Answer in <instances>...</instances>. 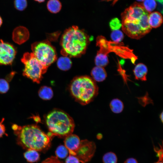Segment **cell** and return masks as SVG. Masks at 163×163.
Returning <instances> with one entry per match:
<instances>
[{
  "instance_id": "1",
  "label": "cell",
  "mask_w": 163,
  "mask_h": 163,
  "mask_svg": "<svg viewBox=\"0 0 163 163\" xmlns=\"http://www.w3.org/2000/svg\"><path fill=\"white\" fill-rule=\"evenodd\" d=\"M17 143L23 149L45 152L50 148L52 136L46 134L37 124L21 126L13 124Z\"/></svg>"
},
{
  "instance_id": "2",
  "label": "cell",
  "mask_w": 163,
  "mask_h": 163,
  "mask_svg": "<svg viewBox=\"0 0 163 163\" xmlns=\"http://www.w3.org/2000/svg\"><path fill=\"white\" fill-rule=\"evenodd\" d=\"M89 43L86 34L77 26H73L65 30L62 36L61 54L70 57H80L85 53Z\"/></svg>"
},
{
  "instance_id": "3",
  "label": "cell",
  "mask_w": 163,
  "mask_h": 163,
  "mask_svg": "<svg viewBox=\"0 0 163 163\" xmlns=\"http://www.w3.org/2000/svg\"><path fill=\"white\" fill-rule=\"evenodd\" d=\"M69 90L75 100L82 105H86L97 95L98 87L95 81L89 76L76 77L71 81Z\"/></svg>"
},
{
  "instance_id": "4",
  "label": "cell",
  "mask_w": 163,
  "mask_h": 163,
  "mask_svg": "<svg viewBox=\"0 0 163 163\" xmlns=\"http://www.w3.org/2000/svg\"><path fill=\"white\" fill-rule=\"evenodd\" d=\"M46 124L52 136L65 138L72 134L75 123L72 118L62 110L55 109L50 111L45 117Z\"/></svg>"
},
{
  "instance_id": "5",
  "label": "cell",
  "mask_w": 163,
  "mask_h": 163,
  "mask_svg": "<svg viewBox=\"0 0 163 163\" xmlns=\"http://www.w3.org/2000/svg\"><path fill=\"white\" fill-rule=\"evenodd\" d=\"M148 12L137 17H121L123 31L129 37L139 39L149 33L152 28L148 21Z\"/></svg>"
},
{
  "instance_id": "6",
  "label": "cell",
  "mask_w": 163,
  "mask_h": 163,
  "mask_svg": "<svg viewBox=\"0 0 163 163\" xmlns=\"http://www.w3.org/2000/svg\"><path fill=\"white\" fill-rule=\"evenodd\" d=\"M96 44L99 47L95 59L96 66H106L109 63L107 55L111 52H117L118 54L123 55L128 51V48L122 46V44L108 41L102 36H98L96 39Z\"/></svg>"
},
{
  "instance_id": "7",
  "label": "cell",
  "mask_w": 163,
  "mask_h": 163,
  "mask_svg": "<svg viewBox=\"0 0 163 163\" xmlns=\"http://www.w3.org/2000/svg\"><path fill=\"white\" fill-rule=\"evenodd\" d=\"M21 61L24 65L23 75L39 84L43 78V75L47 71V68L42 65L32 53H25Z\"/></svg>"
},
{
  "instance_id": "8",
  "label": "cell",
  "mask_w": 163,
  "mask_h": 163,
  "mask_svg": "<svg viewBox=\"0 0 163 163\" xmlns=\"http://www.w3.org/2000/svg\"><path fill=\"white\" fill-rule=\"evenodd\" d=\"M31 49L35 57L47 68L57 59L56 50L48 40L33 43L31 45Z\"/></svg>"
},
{
  "instance_id": "9",
  "label": "cell",
  "mask_w": 163,
  "mask_h": 163,
  "mask_svg": "<svg viewBox=\"0 0 163 163\" xmlns=\"http://www.w3.org/2000/svg\"><path fill=\"white\" fill-rule=\"evenodd\" d=\"M96 149L94 142L85 139L80 141L79 145L75 155L83 163L90 161L94 156Z\"/></svg>"
},
{
  "instance_id": "10",
  "label": "cell",
  "mask_w": 163,
  "mask_h": 163,
  "mask_svg": "<svg viewBox=\"0 0 163 163\" xmlns=\"http://www.w3.org/2000/svg\"><path fill=\"white\" fill-rule=\"evenodd\" d=\"M17 53L15 47L12 44L3 41H0V65H11Z\"/></svg>"
},
{
  "instance_id": "11",
  "label": "cell",
  "mask_w": 163,
  "mask_h": 163,
  "mask_svg": "<svg viewBox=\"0 0 163 163\" xmlns=\"http://www.w3.org/2000/svg\"><path fill=\"white\" fill-rule=\"evenodd\" d=\"M29 37V33L28 29L23 26L16 27L12 33V39L16 43L21 44L27 41Z\"/></svg>"
},
{
  "instance_id": "12",
  "label": "cell",
  "mask_w": 163,
  "mask_h": 163,
  "mask_svg": "<svg viewBox=\"0 0 163 163\" xmlns=\"http://www.w3.org/2000/svg\"><path fill=\"white\" fill-rule=\"evenodd\" d=\"M64 138L65 146L68 149L70 155H74L80 144L79 137L76 135L72 134Z\"/></svg>"
},
{
  "instance_id": "13",
  "label": "cell",
  "mask_w": 163,
  "mask_h": 163,
  "mask_svg": "<svg viewBox=\"0 0 163 163\" xmlns=\"http://www.w3.org/2000/svg\"><path fill=\"white\" fill-rule=\"evenodd\" d=\"M133 72L136 79L144 81H146L148 68L144 64H138L135 67Z\"/></svg>"
},
{
  "instance_id": "14",
  "label": "cell",
  "mask_w": 163,
  "mask_h": 163,
  "mask_svg": "<svg viewBox=\"0 0 163 163\" xmlns=\"http://www.w3.org/2000/svg\"><path fill=\"white\" fill-rule=\"evenodd\" d=\"M148 21L152 28L158 27L162 23V15L160 13L157 11L150 13L148 15Z\"/></svg>"
},
{
  "instance_id": "15",
  "label": "cell",
  "mask_w": 163,
  "mask_h": 163,
  "mask_svg": "<svg viewBox=\"0 0 163 163\" xmlns=\"http://www.w3.org/2000/svg\"><path fill=\"white\" fill-rule=\"evenodd\" d=\"M91 75L95 81L100 82L105 80L107 73L104 67L96 66L91 70Z\"/></svg>"
},
{
  "instance_id": "16",
  "label": "cell",
  "mask_w": 163,
  "mask_h": 163,
  "mask_svg": "<svg viewBox=\"0 0 163 163\" xmlns=\"http://www.w3.org/2000/svg\"><path fill=\"white\" fill-rule=\"evenodd\" d=\"M57 65L60 70L66 71L69 69L71 67L72 62L69 57L63 56L60 57L57 60Z\"/></svg>"
},
{
  "instance_id": "17",
  "label": "cell",
  "mask_w": 163,
  "mask_h": 163,
  "mask_svg": "<svg viewBox=\"0 0 163 163\" xmlns=\"http://www.w3.org/2000/svg\"><path fill=\"white\" fill-rule=\"evenodd\" d=\"M38 94L39 97L44 100H50L53 96V92L51 88L46 86H42L40 88Z\"/></svg>"
},
{
  "instance_id": "18",
  "label": "cell",
  "mask_w": 163,
  "mask_h": 163,
  "mask_svg": "<svg viewBox=\"0 0 163 163\" xmlns=\"http://www.w3.org/2000/svg\"><path fill=\"white\" fill-rule=\"evenodd\" d=\"M46 7L50 12L56 14L60 11L62 5L59 0H49L47 3Z\"/></svg>"
},
{
  "instance_id": "19",
  "label": "cell",
  "mask_w": 163,
  "mask_h": 163,
  "mask_svg": "<svg viewBox=\"0 0 163 163\" xmlns=\"http://www.w3.org/2000/svg\"><path fill=\"white\" fill-rule=\"evenodd\" d=\"M24 156L27 161L30 163L37 161L40 159L38 152L33 149H28L24 153Z\"/></svg>"
},
{
  "instance_id": "20",
  "label": "cell",
  "mask_w": 163,
  "mask_h": 163,
  "mask_svg": "<svg viewBox=\"0 0 163 163\" xmlns=\"http://www.w3.org/2000/svg\"><path fill=\"white\" fill-rule=\"evenodd\" d=\"M110 107L111 110L113 113H119L123 111L124 105L120 100L115 98L111 101L110 104Z\"/></svg>"
},
{
  "instance_id": "21",
  "label": "cell",
  "mask_w": 163,
  "mask_h": 163,
  "mask_svg": "<svg viewBox=\"0 0 163 163\" xmlns=\"http://www.w3.org/2000/svg\"><path fill=\"white\" fill-rule=\"evenodd\" d=\"M103 163H117V158L116 154L112 152H108L105 154L103 157Z\"/></svg>"
},
{
  "instance_id": "22",
  "label": "cell",
  "mask_w": 163,
  "mask_h": 163,
  "mask_svg": "<svg viewBox=\"0 0 163 163\" xmlns=\"http://www.w3.org/2000/svg\"><path fill=\"white\" fill-rule=\"evenodd\" d=\"M123 32L119 30H113L110 34V38L113 42L116 43H120L124 38Z\"/></svg>"
},
{
  "instance_id": "23",
  "label": "cell",
  "mask_w": 163,
  "mask_h": 163,
  "mask_svg": "<svg viewBox=\"0 0 163 163\" xmlns=\"http://www.w3.org/2000/svg\"><path fill=\"white\" fill-rule=\"evenodd\" d=\"M69 153L68 149L65 146L62 145L58 146L55 151L56 157L60 158H66Z\"/></svg>"
},
{
  "instance_id": "24",
  "label": "cell",
  "mask_w": 163,
  "mask_h": 163,
  "mask_svg": "<svg viewBox=\"0 0 163 163\" xmlns=\"http://www.w3.org/2000/svg\"><path fill=\"white\" fill-rule=\"evenodd\" d=\"M142 5L145 10L149 13L153 11L156 6L155 0H144Z\"/></svg>"
},
{
  "instance_id": "25",
  "label": "cell",
  "mask_w": 163,
  "mask_h": 163,
  "mask_svg": "<svg viewBox=\"0 0 163 163\" xmlns=\"http://www.w3.org/2000/svg\"><path fill=\"white\" fill-rule=\"evenodd\" d=\"M27 0H14V5L15 8L20 11L24 10L27 6Z\"/></svg>"
},
{
  "instance_id": "26",
  "label": "cell",
  "mask_w": 163,
  "mask_h": 163,
  "mask_svg": "<svg viewBox=\"0 0 163 163\" xmlns=\"http://www.w3.org/2000/svg\"><path fill=\"white\" fill-rule=\"evenodd\" d=\"M110 28L112 30H119L121 27L122 24L120 20L117 18L112 19L109 23Z\"/></svg>"
},
{
  "instance_id": "27",
  "label": "cell",
  "mask_w": 163,
  "mask_h": 163,
  "mask_svg": "<svg viewBox=\"0 0 163 163\" xmlns=\"http://www.w3.org/2000/svg\"><path fill=\"white\" fill-rule=\"evenodd\" d=\"M9 88V85L8 82L5 79H0V93H6Z\"/></svg>"
},
{
  "instance_id": "28",
  "label": "cell",
  "mask_w": 163,
  "mask_h": 163,
  "mask_svg": "<svg viewBox=\"0 0 163 163\" xmlns=\"http://www.w3.org/2000/svg\"><path fill=\"white\" fill-rule=\"evenodd\" d=\"M160 148H158L154 146V149L156 153V156L158 158V161H163V152L162 145H159Z\"/></svg>"
},
{
  "instance_id": "29",
  "label": "cell",
  "mask_w": 163,
  "mask_h": 163,
  "mask_svg": "<svg viewBox=\"0 0 163 163\" xmlns=\"http://www.w3.org/2000/svg\"><path fill=\"white\" fill-rule=\"evenodd\" d=\"M42 163H62L57 157L52 156L43 161Z\"/></svg>"
},
{
  "instance_id": "30",
  "label": "cell",
  "mask_w": 163,
  "mask_h": 163,
  "mask_svg": "<svg viewBox=\"0 0 163 163\" xmlns=\"http://www.w3.org/2000/svg\"><path fill=\"white\" fill-rule=\"evenodd\" d=\"M65 163H80V161L75 156L70 155L66 159Z\"/></svg>"
},
{
  "instance_id": "31",
  "label": "cell",
  "mask_w": 163,
  "mask_h": 163,
  "mask_svg": "<svg viewBox=\"0 0 163 163\" xmlns=\"http://www.w3.org/2000/svg\"><path fill=\"white\" fill-rule=\"evenodd\" d=\"M4 120L3 118L2 120L0 122V138L2 137L5 134L6 135L5 133V128L4 125L2 123Z\"/></svg>"
},
{
  "instance_id": "32",
  "label": "cell",
  "mask_w": 163,
  "mask_h": 163,
  "mask_svg": "<svg viewBox=\"0 0 163 163\" xmlns=\"http://www.w3.org/2000/svg\"><path fill=\"white\" fill-rule=\"evenodd\" d=\"M124 163H138V162L135 158H131L126 159Z\"/></svg>"
},
{
  "instance_id": "33",
  "label": "cell",
  "mask_w": 163,
  "mask_h": 163,
  "mask_svg": "<svg viewBox=\"0 0 163 163\" xmlns=\"http://www.w3.org/2000/svg\"><path fill=\"white\" fill-rule=\"evenodd\" d=\"M158 8L162 13V4L158 3Z\"/></svg>"
},
{
  "instance_id": "34",
  "label": "cell",
  "mask_w": 163,
  "mask_h": 163,
  "mask_svg": "<svg viewBox=\"0 0 163 163\" xmlns=\"http://www.w3.org/2000/svg\"><path fill=\"white\" fill-rule=\"evenodd\" d=\"M118 0H105V1H110L112 2V4L113 5L115 4V3L118 1Z\"/></svg>"
},
{
  "instance_id": "35",
  "label": "cell",
  "mask_w": 163,
  "mask_h": 163,
  "mask_svg": "<svg viewBox=\"0 0 163 163\" xmlns=\"http://www.w3.org/2000/svg\"><path fill=\"white\" fill-rule=\"evenodd\" d=\"M163 112H162V113L160 114L159 116V118H160V119L162 123L163 122Z\"/></svg>"
},
{
  "instance_id": "36",
  "label": "cell",
  "mask_w": 163,
  "mask_h": 163,
  "mask_svg": "<svg viewBox=\"0 0 163 163\" xmlns=\"http://www.w3.org/2000/svg\"><path fill=\"white\" fill-rule=\"evenodd\" d=\"M35 1L38 2L39 3L43 2L45 0H34Z\"/></svg>"
},
{
  "instance_id": "37",
  "label": "cell",
  "mask_w": 163,
  "mask_h": 163,
  "mask_svg": "<svg viewBox=\"0 0 163 163\" xmlns=\"http://www.w3.org/2000/svg\"><path fill=\"white\" fill-rule=\"evenodd\" d=\"M97 139H101L102 138V135L101 134H99V135H98L97 136Z\"/></svg>"
},
{
  "instance_id": "38",
  "label": "cell",
  "mask_w": 163,
  "mask_h": 163,
  "mask_svg": "<svg viewBox=\"0 0 163 163\" xmlns=\"http://www.w3.org/2000/svg\"><path fill=\"white\" fill-rule=\"evenodd\" d=\"M2 20L1 16H0V27L2 25Z\"/></svg>"
},
{
  "instance_id": "39",
  "label": "cell",
  "mask_w": 163,
  "mask_h": 163,
  "mask_svg": "<svg viewBox=\"0 0 163 163\" xmlns=\"http://www.w3.org/2000/svg\"><path fill=\"white\" fill-rule=\"evenodd\" d=\"M158 3H163V0H156Z\"/></svg>"
},
{
  "instance_id": "40",
  "label": "cell",
  "mask_w": 163,
  "mask_h": 163,
  "mask_svg": "<svg viewBox=\"0 0 163 163\" xmlns=\"http://www.w3.org/2000/svg\"><path fill=\"white\" fill-rule=\"evenodd\" d=\"M155 163H163V161H158L157 162Z\"/></svg>"
},
{
  "instance_id": "41",
  "label": "cell",
  "mask_w": 163,
  "mask_h": 163,
  "mask_svg": "<svg viewBox=\"0 0 163 163\" xmlns=\"http://www.w3.org/2000/svg\"><path fill=\"white\" fill-rule=\"evenodd\" d=\"M136 0L138 1H139V2H142L144 1V0Z\"/></svg>"
},
{
  "instance_id": "42",
  "label": "cell",
  "mask_w": 163,
  "mask_h": 163,
  "mask_svg": "<svg viewBox=\"0 0 163 163\" xmlns=\"http://www.w3.org/2000/svg\"></svg>"
}]
</instances>
